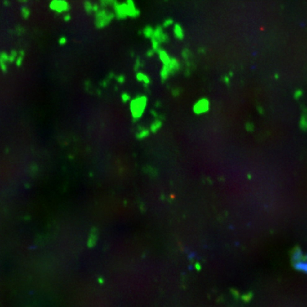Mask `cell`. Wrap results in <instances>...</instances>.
Masks as SVG:
<instances>
[{
    "instance_id": "6da1fadb",
    "label": "cell",
    "mask_w": 307,
    "mask_h": 307,
    "mask_svg": "<svg viewBox=\"0 0 307 307\" xmlns=\"http://www.w3.org/2000/svg\"><path fill=\"white\" fill-rule=\"evenodd\" d=\"M113 13L118 20H125L127 17L137 18L139 16L140 10L136 8L134 0H126V3H118L113 4Z\"/></svg>"
},
{
    "instance_id": "7a4b0ae2",
    "label": "cell",
    "mask_w": 307,
    "mask_h": 307,
    "mask_svg": "<svg viewBox=\"0 0 307 307\" xmlns=\"http://www.w3.org/2000/svg\"><path fill=\"white\" fill-rule=\"evenodd\" d=\"M115 18V15L113 12H109L105 9L98 10L95 13V27L98 29H102L104 27H108L109 24L112 22V20Z\"/></svg>"
},
{
    "instance_id": "3957f363",
    "label": "cell",
    "mask_w": 307,
    "mask_h": 307,
    "mask_svg": "<svg viewBox=\"0 0 307 307\" xmlns=\"http://www.w3.org/2000/svg\"><path fill=\"white\" fill-rule=\"evenodd\" d=\"M147 101H148V99L143 95L136 96V98L131 100V102L130 103V109H131V114L134 119H139L140 117L143 115L145 108H146Z\"/></svg>"
},
{
    "instance_id": "277c9868",
    "label": "cell",
    "mask_w": 307,
    "mask_h": 307,
    "mask_svg": "<svg viewBox=\"0 0 307 307\" xmlns=\"http://www.w3.org/2000/svg\"><path fill=\"white\" fill-rule=\"evenodd\" d=\"M49 8L57 14L67 13L71 9L70 4L67 0H51Z\"/></svg>"
},
{
    "instance_id": "5b68a950",
    "label": "cell",
    "mask_w": 307,
    "mask_h": 307,
    "mask_svg": "<svg viewBox=\"0 0 307 307\" xmlns=\"http://www.w3.org/2000/svg\"><path fill=\"white\" fill-rule=\"evenodd\" d=\"M153 38H154L155 39L160 42V44H166L167 43L170 38H169V35L164 32V28L162 26H157L155 28H154V35Z\"/></svg>"
},
{
    "instance_id": "8992f818",
    "label": "cell",
    "mask_w": 307,
    "mask_h": 307,
    "mask_svg": "<svg viewBox=\"0 0 307 307\" xmlns=\"http://www.w3.org/2000/svg\"><path fill=\"white\" fill-rule=\"evenodd\" d=\"M209 109V101L207 99L202 98L199 100L194 106V112L197 114L208 111Z\"/></svg>"
},
{
    "instance_id": "52a82bcc",
    "label": "cell",
    "mask_w": 307,
    "mask_h": 307,
    "mask_svg": "<svg viewBox=\"0 0 307 307\" xmlns=\"http://www.w3.org/2000/svg\"><path fill=\"white\" fill-rule=\"evenodd\" d=\"M157 54L159 55V58H160V61L162 62V64L168 65L170 63L171 57L170 55L168 54V52L166 50L160 48V50L158 51V52H157Z\"/></svg>"
},
{
    "instance_id": "ba28073f",
    "label": "cell",
    "mask_w": 307,
    "mask_h": 307,
    "mask_svg": "<svg viewBox=\"0 0 307 307\" xmlns=\"http://www.w3.org/2000/svg\"><path fill=\"white\" fill-rule=\"evenodd\" d=\"M173 34L174 37L178 40H183L184 38V31L183 27L179 23H176L173 25Z\"/></svg>"
},
{
    "instance_id": "9c48e42d",
    "label": "cell",
    "mask_w": 307,
    "mask_h": 307,
    "mask_svg": "<svg viewBox=\"0 0 307 307\" xmlns=\"http://www.w3.org/2000/svg\"><path fill=\"white\" fill-rule=\"evenodd\" d=\"M167 66L169 68L171 73L174 74L175 73H177L179 70V68H180V62H179V61L176 57H171L170 63L167 65Z\"/></svg>"
},
{
    "instance_id": "30bf717a",
    "label": "cell",
    "mask_w": 307,
    "mask_h": 307,
    "mask_svg": "<svg viewBox=\"0 0 307 307\" xmlns=\"http://www.w3.org/2000/svg\"><path fill=\"white\" fill-rule=\"evenodd\" d=\"M7 62H10L9 54L5 51L0 52V69L3 72H7Z\"/></svg>"
},
{
    "instance_id": "8fae6325",
    "label": "cell",
    "mask_w": 307,
    "mask_h": 307,
    "mask_svg": "<svg viewBox=\"0 0 307 307\" xmlns=\"http://www.w3.org/2000/svg\"><path fill=\"white\" fill-rule=\"evenodd\" d=\"M96 241H97V230L96 229H93L91 231V234H90V236H89V240H88V247H93L95 244L96 243Z\"/></svg>"
},
{
    "instance_id": "7c38bea8",
    "label": "cell",
    "mask_w": 307,
    "mask_h": 307,
    "mask_svg": "<svg viewBox=\"0 0 307 307\" xmlns=\"http://www.w3.org/2000/svg\"><path fill=\"white\" fill-rule=\"evenodd\" d=\"M136 78L140 82H143L144 85H149L151 83V79L145 73H143L142 72H137L136 74Z\"/></svg>"
},
{
    "instance_id": "4fadbf2b",
    "label": "cell",
    "mask_w": 307,
    "mask_h": 307,
    "mask_svg": "<svg viewBox=\"0 0 307 307\" xmlns=\"http://www.w3.org/2000/svg\"><path fill=\"white\" fill-rule=\"evenodd\" d=\"M160 74L161 80L165 81V80H167V78L170 77V75H171V73L170 70H169V68H168L167 65H163L162 68H161V70H160Z\"/></svg>"
},
{
    "instance_id": "5bb4252c",
    "label": "cell",
    "mask_w": 307,
    "mask_h": 307,
    "mask_svg": "<svg viewBox=\"0 0 307 307\" xmlns=\"http://www.w3.org/2000/svg\"><path fill=\"white\" fill-rule=\"evenodd\" d=\"M154 31V28H153L151 26H146L145 27H143L142 33L146 38H153Z\"/></svg>"
},
{
    "instance_id": "9a60e30c",
    "label": "cell",
    "mask_w": 307,
    "mask_h": 307,
    "mask_svg": "<svg viewBox=\"0 0 307 307\" xmlns=\"http://www.w3.org/2000/svg\"><path fill=\"white\" fill-rule=\"evenodd\" d=\"M83 6H84V10L88 15L93 13V3L89 1V0H85L83 3Z\"/></svg>"
},
{
    "instance_id": "2e32d148",
    "label": "cell",
    "mask_w": 307,
    "mask_h": 307,
    "mask_svg": "<svg viewBox=\"0 0 307 307\" xmlns=\"http://www.w3.org/2000/svg\"><path fill=\"white\" fill-rule=\"evenodd\" d=\"M20 15H21V17H22L23 19L27 20L31 16L30 10H29L27 6H22L20 8Z\"/></svg>"
},
{
    "instance_id": "e0dca14e",
    "label": "cell",
    "mask_w": 307,
    "mask_h": 307,
    "mask_svg": "<svg viewBox=\"0 0 307 307\" xmlns=\"http://www.w3.org/2000/svg\"><path fill=\"white\" fill-rule=\"evenodd\" d=\"M24 57H25V51L23 50H21V51H19L18 56H17L16 60V65L17 67H20L22 65Z\"/></svg>"
},
{
    "instance_id": "ac0fdd59",
    "label": "cell",
    "mask_w": 307,
    "mask_h": 307,
    "mask_svg": "<svg viewBox=\"0 0 307 307\" xmlns=\"http://www.w3.org/2000/svg\"><path fill=\"white\" fill-rule=\"evenodd\" d=\"M150 40H151V46H152V49H153L154 51H156L157 53L158 51L161 48L160 47V44H160V42L157 40V39H155L154 38H151Z\"/></svg>"
},
{
    "instance_id": "d6986e66",
    "label": "cell",
    "mask_w": 307,
    "mask_h": 307,
    "mask_svg": "<svg viewBox=\"0 0 307 307\" xmlns=\"http://www.w3.org/2000/svg\"><path fill=\"white\" fill-rule=\"evenodd\" d=\"M117 2V0H99L100 5L103 8L109 6V5H112L113 6V4Z\"/></svg>"
},
{
    "instance_id": "ffe728a7",
    "label": "cell",
    "mask_w": 307,
    "mask_h": 307,
    "mask_svg": "<svg viewBox=\"0 0 307 307\" xmlns=\"http://www.w3.org/2000/svg\"><path fill=\"white\" fill-rule=\"evenodd\" d=\"M18 54H19V52H17L15 50H12V51H10V53L9 54V61H10V63L16 62V60L17 56H18Z\"/></svg>"
},
{
    "instance_id": "44dd1931",
    "label": "cell",
    "mask_w": 307,
    "mask_h": 307,
    "mask_svg": "<svg viewBox=\"0 0 307 307\" xmlns=\"http://www.w3.org/2000/svg\"><path fill=\"white\" fill-rule=\"evenodd\" d=\"M173 23H174L173 19H171V18H167L166 20H164L163 23H162L161 26L163 27V28H167V27L172 26Z\"/></svg>"
},
{
    "instance_id": "7402d4cb",
    "label": "cell",
    "mask_w": 307,
    "mask_h": 307,
    "mask_svg": "<svg viewBox=\"0 0 307 307\" xmlns=\"http://www.w3.org/2000/svg\"><path fill=\"white\" fill-rule=\"evenodd\" d=\"M160 126H161V122H160V121H159V120H157V121L154 122L153 124L151 125L150 130H151V131H152V132H155L157 130L160 128Z\"/></svg>"
},
{
    "instance_id": "603a6c76",
    "label": "cell",
    "mask_w": 307,
    "mask_h": 307,
    "mask_svg": "<svg viewBox=\"0 0 307 307\" xmlns=\"http://www.w3.org/2000/svg\"><path fill=\"white\" fill-rule=\"evenodd\" d=\"M142 66H143V63L142 62V60L140 57H136V61H135V65H134V69L135 71H137Z\"/></svg>"
},
{
    "instance_id": "cb8c5ba5",
    "label": "cell",
    "mask_w": 307,
    "mask_h": 307,
    "mask_svg": "<svg viewBox=\"0 0 307 307\" xmlns=\"http://www.w3.org/2000/svg\"><path fill=\"white\" fill-rule=\"evenodd\" d=\"M149 134V131H148V130H143V131H142L141 132H139L138 134H136V136H137V138H143V137H146Z\"/></svg>"
},
{
    "instance_id": "d4e9b609",
    "label": "cell",
    "mask_w": 307,
    "mask_h": 307,
    "mask_svg": "<svg viewBox=\"0 0 307 307\" xmlns=\"http://www.w3.org/2000/svg\"><path fill=\"white\" fill-rule=\"evenodd\" d=\"M182 56L184 59H188V58L190 56V51H189L188 49H184L183 51H182Z\"/></svg>"
},
{
    "instance_id": "484cf974",
    "label": "cell",
    "mask_w": 307,
    "mask_h": 307,
    "mask_svg": "<svg viewBox=\"0 0 307 307\" xmlns=\"http://www.w3.org/2000/svg\"><path fill=\"white\" fill-rule=\"evenodd\" d=\"M58 43H59L60 45H65V44L68 43V38L65 37V36H61V37L59 38Z\"/></svg>"
},
{
    "instance_id": "4316f807",
    "label": "cell",
    "mask_w": 307,
    "mask_h": 307,
    "mask_svg": "<svg viewBox=\"0 0 307 307\" xmlns=\"http://www.w3.org/2000/svg\"><path fill=\"white\" fill-rule=\"evenodd\" d=\"M15 32H16V33L17 35H22V34L25 33V29H24L22 27H17L16 28Z\"/></svg>"
},
{
    "instance_id": "83f0119b",
    "label": "cell",
    "mask_w": 307,
    "mask_h": 307,
    "mask_svg": "<svg viewBox=\"0 0 307 307\" xmlns=\"http://www.w3.org/2000/svg\"><path fill=\"white\" fill-rule=\"evenodd\" d=\"M156 53V51H154L151 48V49H149L148 51H146V56H147V57H152V56H154V54Z\"/></svg>"
},
{
    "instance_id": "f1b7e54d",
    "label": "cell",
    "mask_w": 307,
    "mask_h": 307,
    "mask_svg": "<svg viewBox=\"0 0 307 307\" xmlns=\"http://www.w3.org/2000/svg\"><path fill=\"white\" fill-rule=\"evenodd\" d=\"M71 19H72V16H71V15H70V14L68 13V12H67V13H64V15H63V20H64V21H66V22H68V21H70V20H71Z\"/></svg>"
},
{
    "instance_id": "f546056e",
    "label": "cell",
    "mask_w": 307,
    "mask_h": 307,
    "mask_svg": "<svg viewBox=\"0 0 307 307\" xmlns=\"http://www.w3.org/2000/svg\"><path fill=\"white\" fill-rule=\"evenodd\" d=\"M122 100H123V102H128L130 100V98H131V96H130V95L128 94V93H123L122 94Z\"/></svg>"
},
{
    "instance_id": "4dcf8cb0",
    "label": "cell",
    "mask_w": 307,
    "mask_h": 307,
    "mask_svg": "<svg viewBox=\"0 0 307 307\" xmlns=\"http://www.w3.org/2000/svg\"><path fill=\"white\" fill-rule=\"evenodd\" d=\"M116 79H117V81L119 82V84H123V83L125 82V76L122 74H120L116 77Z\"/></svg>"
},
{
    "instance_id": "1f68e13d",
    "label": "cell",
    "mask_w": 307,
    "mask_h": 307,
    "mask_svg": "<svg viewBox=\"0 0 307 307\" xmlns=\"http://www.w3.org/2000/svg\"><path fill=\"white\" fill-rule=\"evenodd\" d=\"M98 10H100V6H99V4H96V3L93 4V13H96Z\"/></svg>"
},
{
    "instance_id": "d6a6232c",
    "label": "cell",
    "mask_w": 307,
    "mask_h": 307,
    "mask_svg": "<svg viewBox=\"0 0 307 307\" xmlns=\"http://www.w3.org/2000/svg\"><path fill=\"white\" fill-rule=\"evenodd\" d=\"M10 0H3V5L5 7H10Z\"/></svg>"
},
{
    "instance_id": "836d02e7",
    "label": "cell",
    "mask_w": 307,
    "mask_h": 307,
    "mask_svg": "<svg viewBox=\"0 0 307 307\" xmlns=\"http://www.w3.org/2000/svg\"><path fill=\"white\" fill-rule=\"evenodd\" d=\"M27 1H28V0H18V2H19V3H27Z\"/></svg>"
},
{
    "instance_id": "e575fe53",
    "label": "cell",
    "mask_w": 307,
    "mask_h": 307,
    "mask_svg": "<svg viewBox=\"0 0 307 307\" xmlns=\"http://www.w3.org/2000/svg\"><path fill=\"white\" fill-rule=\"evenodd\" d=\"M165 1H168V0H165Z\"/></svg>"
}]
</instances>
